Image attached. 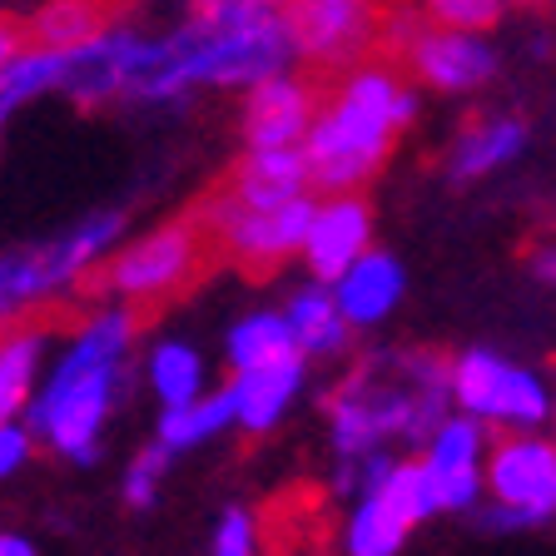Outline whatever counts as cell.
Returning a JSON list of instances; mask_svg holds the SVG:
<instances>
[{"mask_svg":"<svg viewBox=\"0 0 556 556\" xmlns=\"http://www.w3.org/2000/svg\"><path fill=\"white\" fill-rule=\"evenodd\" d=\"M536 274L556 283V249H542V254H536Z\"/></svg>","mask_w":556,"mask_h":556,"instance_id":"1f68e13d","label":"cell"},{"mask_svg":"<svg viewBox=\"0 0 556 556\" xmlns=\"http://www.w3.org/2000/svg\"><path fill=\"white\" fill-rule=\"evenodd\" d=\"M224 422H233V388L229 393H214L208 403H179L164 413L160 422V442L164 447H194L199 438H208V432H219Z\"/></svg>","mask_w":556,"mask_h":556,"instance_id":"ffe728a7","label":"cell"},{"mask_svg":"<svg viewBox=\"0 0 556 556\" xmlns=\"http://www.w3.org/2000/svg\"><path fill=\"white\" fill-rule=\"evenodd\" d=\"M233 194L249 204H283V199L308 194V164L303 144H274V150H249V160L233 174Z\"/></svg>","mask_w":556,"mask_h":556,"instance_id":"5bb4252c","label":"cell"},{"mask_svg":"<svg viewBox=\"0 0 556 556\" xmlns=\"http://www.w3.org/2000/svg\"><path fill=\"white\" fill-rule=\"evenodd\" d=\"M283 318H289V333L299 343V353H338L348 338L343 313H338V303L324 289H303Z\"/></svg>","mask_w":556,"mask_h":556,"instance_id":"e0dca14e","label":"cell"},{"mask_svg":"<svg viewBox=\"0 0 556 556\" xmlns=\"http://www.w3.org/2000/svg\"><path fill=\"white\" fill-rule=\"evenodd\" d=\"M397 299H403V268L388 254H368V249L338 274V289H333L343 324H363V328L388 318Z\"/></svg>","mask_w":556,"mask_h":556,"instance_id":"7c38bea8","label":"cell"},{"mask_svg":"<svg viewBox=\"0 0 556 556\" xmlns=\"http://www.w3.org/2000/svg\"><path fill=\"white\" fill-rule=\"evenodd\" d=\"M135 333V313H100L85 324V333L65 348L55 363L46 393L30 407V432L55 442L70 463H90L94 442L119 393V358Z\"/></svg>","mask_w":556,"mask_h":556,"instance_id":"7a4b0ae2","label":"cell"},{"mask_svg":"<svg viewBox=\"0 0 556 556\" xmlns=\"http://www.w3.org/2000/svg\"><path fill=\"white\" fill-rule=\"evenodd\" d=\"M368 204H363L353 189L348 194H333L324 204H313L308 233H303V254H308V268L318 278H338L353 258L368 249Z\"/></svg>","mask_w":556,"mask_h":556,"instance_id":"30bf717a","label":"cell"},{"mask_svg":"<svg viewBox=\"0 0 556 556\" xmlns=\"http://www.w3.org/2000/svg\"><path fill=\"white\" fill-rule=\"evenodd\" d=\"M477 428L467 417L457 422H438L432 428V452H428V477L438 486V502L442 507H467L477 497Z\"/></svg>","mask_w":556,"mask_h":556,"instance_id":"4fadbf2b","label":"cell"},{"mask_svg":"<svg viewBox=\"0 0 556 556\" xmlns=\"http://www.w3.org/2000/svg\"><path fill=\"white\" fill-rule=\"evenodd\" d=\"M313 219V199H283V204H249L233 189H224L219 199H208L204 214H199V229H214L219 243L239 258L243 268L254 274H268L274 264L303 249V233H308Z\"/></svg>","mask_w":556,"mask_h":556,"instance_id":"3957f363","label":"cell"},{"mask_svg":"<svg viewBox=\"0 0 556 556\" xmlns=\"http://www.w3.org/2000/svg\"><path fill=\"white\" fill-rule=\"evenodd\" d=\"M214 556H254V521L249 511H229L214 536Z\"/></svg>","mask_w":556,"mask_h":556,"instance_id":"83f0119b","label":"cell"},{"mask_svg":"<svg viewBox=\"0 0 556 556\" xmlns=\"http://www.w3.org/2000/svg\"><path fill=\"white\" fill-rule=\"evenodd\" d=\"M35 46L46 50H70L80 46V40H90L94 30H100V11H94L90 0H50L46 11L35 15Z\"/></svg>","mask_w":556,"mask_h":556,"instance_id":"44dd1931","label":"cell"},{"mask_svg":"<svg viewBox=\"0 0 556 556\" xmlns=\"http://www.w3.org/2000/svg\"><path fill=\"white\" fill-rule=\"evenodd\" d=\"M303 382V353H283L274 363H258V368H239V382H233V417H239L249 432H268L283 417L289 397L299 393Z\"/></svg>","mask_w":556,"mask_h":556,"instance_id":"8fae6325","label":"cell"},{"mask_svg":"<svg viewBox=\"0 0 556 556\" xmlns=\"http://www.w3.org/2000/svg\"><path fill=\"white\" fill-rule=\"evenodd\" d=\"M21 46H25V35L15 30L11 21H0V60H5V55H15V50H21Z\"/></svg>","mask_w":556,"mask_h":556,"instance_id":"f546056e","label":"cell"},{"mask_svg":"<svg viewBox=\"0 0 556 556\" xmlns=\"http://www.w3.org/2000/svg\"><path fill=\"white\" fill-rule=\"evenodd\" d=\"M60 70H65V50H46V46H30V50H15V55L0 60V125L30 104L35 94L60 90Z\"/></svg>","mask_w":556,"mask_h":556,"instance_id":"9a60e30c","label":"cell"},{"mask_svg":"<svg viewBox=\"0 0 556 556\" xmlns=\"http://www.w3.org/2000/svg\"><path fill=\"white\" fill-rule=\"evenodd\" d=\"M527 5H532V0H527Z\"/></svg>","mask_w":556,"mask_h":556,"instance_id":"836d02e7","label":"cell"},{"mask_svg":"<svg viewBox=\"0 0 556 556\" xmlns=\"http://www.w3.org/2000/svg\"><path fill=\"white\" fill-rule=\"evenodd\" d=\"M507 363L492 358V353H467L457 368H452V393H457V403L467 407V413H492V393H497V378Z\"/></svg>","mask_w":556,"mask_h":556,"instance_id":"d4e9b609","label":"cell"},{"mask_svg":"<svg viewBox=\"0 0 556 556\" xmlns=\"http://www.w3.org/2000/svg\"><path fill=\"white\" fill-rule=\"evenodd\" d=\"M422 5L432 21L452 25V30H486L502 15V0H422Z\"/></svg>","mask_w":556,"mask_h":556,"instance_id":"484cf974","label":"cell"},{"mask_svg":"<svg viewBox=\"0 0 556 556\" xmlns=\"http://www.w3.org/2000/svg\"><path fill=\"white\" fill-rule=\"evenodd\" d=\"M442 511L438 486L428 477V463H403L388 467V472L372 482L368 502L353 517V532H348V552L353 556H393L403 546L407 527L422 517Z\"/></svg>","mask_w":556,"mask_h":556,"instance_id":"5b68a950","label":"cell"},{"mask_svg":"<svg viewBox=\"0 0 556 556\" xmlns=\"http://www.w3.org/2000/svg\"><path fill=\"white\" fill-rule=\"evenodd\" d=\"M169 452L174 447H144L129 463V477H125V497H129V507H150L154 502V492H160V477H164V467H169Z\"/></svg>","mask_w":556,"mask_h":556,"instance_id":"4316f807","label":"cell"},{"mask_svg":"<svg viewBox=\"0 0 556 556\" xmlns=\"http://www.w3.org/2000/svg\"><path fill=\"white\" fill-rule=\"evenodd\" d=\"M0 556H35V546L15 532H0Z\"/></svg>","mask_w":556,"mask_h":556,"instance_id":"4dcf8cb0","label":"cell"},{"mask_svg":"<svg viewBox=\"0 0 556 556\" xmlns=\"http://www.w3.org/2000/svg\"><path fill=\"white\" fill-rule=\"evenodd\" d=\"M249 115H243V135L249 150H274V144H303L313 115H318V85L293 80V75H268V80L249 85Z\"/></svg>","mask_w":556,"mask_h":556,"instance_id":"9c48e42d","label":"cell"},{"mask_svg":"<svg viewBox=\"0 0 556 556\" xmlns=\"http://www.w3.org/2000/svg\"><path fill=\"white\" fill-rule=\"evenodd\" d=\"M517 150H521V125H511V119H502V125H482L457 144V174H463V179L486 174V169H497L502 160H511Z\"/></svg>","mask_w":556,"mask_h":556,"instance_id":"cb8c5ba5","label":"cell"},{"mask_svg":"<svg viewBox=\"0 0 556 556\" xmlns=\"http://www.w3.org/2000/svg\"><path fill=\"white\" fill-rule=\"evenodd\" d=\"M492 492H497L502 521H542L556 511V447L536 438H517L492 457Z\"/></svg>","mask_w":556,"mask_h":556,"instance_id":"ba28073f","label":"cell"},{"mask_svg":"<svg viewBox=\"0 0 556 556\" xmlns=\"http://www.w3.org/2000/svg\"><path fill=\"white\" fill-rule=\"evenodd\" d=\"M40 353H46V338L35 333V328L0 338V422L25 407L30 382H35V368H40Z\"/></svg>","mask_w":556,"mask_h":556,"instance_id":"ac0fdd59","label":"cell"},{"mask_svg":"<svg viewBox=\"0 0 556 556\" xmlns=\"http://www.w3.org/2000/svg\"><path fill=\"white\" fill-rule=\"evenodd\" d=\"M204 254H208V243L199 233V219L164 224L150 239H139L135 249H125L110 264L104 283H110V293H119L129 303H160L194 283L199 268H204Z\"/></svg>","mask_w":556,"mask_h":556,"instance_id":"277c9868","label":"cell"},{"mask_svg":"<svg viewBox=\"0 0 556 556\" xmlns=\"http://www.w3.org/2000/svg\"><path fill=\"white\" fill-rule=\"evenodd\" d=\"M552 417H556V403H552Z\"/></svg>","mask_w":556,"mask_h":556,"instance_id":"d6a6232c","label":"cell"},{"mask_svg":"<svg viewBox=\"0 0 556 556\" xmlns=\"http://www.w3.org/2000/svg\"><path fill=\"white\" fill-rule=\"evenodd\" d=\"M546 413H552V397H546L542 382L521 368H502L497 393H492V413L486 417H502V422H517V428H536Z\"/></svg>","mask_w":556,"mask_h":556,"instance_id":"7402d4cb","label":"cell"},{"mask_svg":"<svg viewBox=\"0 0 556 556\" xmlns=\"http://www.w3.org/2000/svg\"><path fill=\"white\" fill-rule=\"evenodd\" d=\"M154 372V388H160L164 407H179V403H194L199 397V382H204V363H199L194 348L185 343H164L150 363Z\"/></svg>","mask_w":556,"mask_h":556,"instance_id":"603a6c76","label":"cell"},{"mask_svg":"<svg viewBox=\"0 0 556 556\" xmlns=\"http://www.w3.org/2000/svg\"><path fill=\"white\" fill-rule=\"evenodd\" d=\"M283 21L313 70H343L378 40V0H289Z\"/></svg>","mask_w":556,"mask_h":556,"instance_id":"8992f818","label":"cell"},{"mask_svg":"<svg viewBox=\"0 0 556 556\" xmlns=\"http://www.w3.org/2000/svg\"><path fill=\"white\" fill-rule=\"evenodd\" d=\"M413 94L393 65H358L333 100L318 104L308 135H303V164H308V189L348 194L368 185L393 150L397 129L413 119Z\"/></svg>","mask_w":556,"mask_h":556,"instance_id":"6da1fadb","label":"cell"},{"mask_svg":"<svg viewBox=\"0 0 556 556\" xmlns=\"http://www.w3.org/2000/svg\"><path fill=\"white\" fill-rule=\"evenodd\" d=\"M293 348L299 343H293L283 313H254L229 333V363L233 368H258V363H274L283 353H293Z\"/></svg>","mask_w":556,"mask_h":556,"instance_id":"d6986e66","label":"cell"},{"mask_svg":"<svg viewBox=\"0 0 556 556\" xmlns=\"http://www.w3.org/2000/svg\"><path fill=\"white\" fill-rule=\"evenodd\" d=\"M25 457H30V428H21L15 417H5V422H0V477H11Z\"/></svg>","mask_w":556,"mask_h":556,"instance_id":"f1b7e54d","label":"cell"},{"mask_svg":"<svg viewBox=\"0 0 556 556\" xmlns=\"http://www.w3.org/2000/svg\"><path fill=\"white\" fill-rule=\"evenodd\" d=\"M397 60L413 70L417 80L438 85V90H472L492 75V50L472 30H452V25H393Z\"/></svg>","mask_w":556,"mask_h":556,"instance_id":"52a82bcc","label":"cell"},{"mask_svg":"<svg viewBox=\"0 0 556 556\" xmlns=\"http://www.w3.org/2000/svg\"><path fill=\"white\" fill-rule=\"evenodd\" d=\"M65 283L55 278V268H50V254L46 243L40 249H21V254H5L0 258V324H11L21 308H30V303L50 299V293H60Z\"/></svg>","mask_w":556,"mask_h":556,"instance_id":"2e32d148","label":"cell"}]
</instances>
